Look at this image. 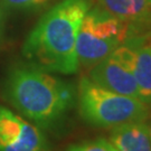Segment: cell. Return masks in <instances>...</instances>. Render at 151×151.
I'll return each mask as SVG.
<instances>
[{
	"instance_id": "cell-1",
	"label": "cell",
	"mask_w": 151,
	"mask_h": 151,
	"mask_svg": "<svg viewBox=\"0 0 151 151\" xmlns=\"http://www.w3.org/2000/svg\"><path fill=\"white\" fill-rule=\"evenodd\" d=\"M92 5L93 0H63L46 12L22 46L30 64L47 72L76 73L77 35Z\"/></svg>"
},
{
	"instance_id": "cell-2",
	"label": "cell",
	"mask_w": 151,
	"mask_h": 151,
	"mask_svg": "<svg viewBox=\"0 0 151 151\" xmlns=\"http://www.w3.org/2000/svg\"><path fill=\"white\" fill-rule=\"evenodd\" d=\"M4 96L38 128L53 130L62 123L74 103V90L68 83L32 64L18 65L8 73Z\"/></svg>"
},
{
	"instance_id": "cell-3",
	"label": "cell",
	"mask_w": 151,
	"mask_h": 151,
	"mask_svg": "<svg viewBox=\"0 0 151 151\" xmlns=\"http://www.w3.org/2000/svg\"><path fill=\"white\" fill-rule=\"evenodd\" d=\"M77 101L82 119L96 128L113 129L149 118L150 109L139 99L109 91L90 77H82L78 83Z\"/></svg>"
},
{
	"instance_id": "cell-4",
	"label": "cell",
	"mask_w": 151,
	"mask_h": 151,
	"mask_svg": "<svg viewBox=\"0 0 151 151\" xmlns=\"http://www.w3.org/2000/svg\"><path fill=\"white\" fill-rule=\"evenodd\" d=\"M129 37V25L102 9L85 15L77 35L76 53L78 66L91 70L106 58Z\"/></svg>"
},
{
	"instance_id": "cell-5",
	"label": "cell",
	"mask_w": 151,
	"mask_h": 151,
	"mask_svg": "<svg viewBox=\"0 0 151 151\" xmlns=\"http://www.w3.org/2000/svg\"><path fill=\"white\" fill-rule=\"evenodd\" d=\"M0 151H49V143L40 128L0 106Z\"/></svg>"
},
{
	"instance_id": "cell-6",
	"label": "cell",
	"mask_w": 151,
	"mask_h": 151,
	"mask_svg": "<svg viewBox=\"0 0 151 151\" xmlns=\"http://www.w3.org/2000/svg\"><path fill=\"white\" fill-rule=\"evenodd\" d=\"M111 55L131 70L140 100L151 109V43L140 36H129Z\"/></svg>"
},
{
	"instance_id": "cell-7",
	"label": "cell",
	"mask_w": 151,
	"mask_h": 151,
	"mask_svg": "<svg viewBox=\"0 0 151 151\" xmlns=\"http://www.w3.org/2000/svg\"><path fill=\"white\" fill-rule=\"evenodd\" d=\"M90 78L109 91L140 100L133 74L112 55L90 70Z\"/></svg>"
},
{
	"instance_id": "cell-8",
	"label": "cell",
	"mask_w": 151,
	"mask_h": 151,
	"mask_svg": "<svg viewBox=\"0 0 151 151\" xmlns=\"http://www.w3.org/2000/svg\"><path fill=\"white\" fill-rule=\"evenodd\" d=\"M109 141L116 151H151V134L147 121H133L115 127Z\"/></svg>"
},
{
	"instance_id": "cell-9",
	"label": "cell",
	"mask_w": 151,
	"mask_h": 151,
	"mask_svg": "<svg viewBox=\"0 0 151 151\" xmlns=\"http://www.w3.org/2000/svg\"><path fill=\"white\" fill-rule=\"evenodd\" d=\"M101 9L131 25L151 22V0H100Z\"/></svg>"
},
{
	"instance_id": "cell-10",
	"label": "cell",
	"mask_w": 151,
	"mask_h": 151,
	"mask_svg": "<svg viewBox=\"0 0 151 151\" xmlns=\"http://www.w3.org/2000/svg\"><path fill=\"white\" fill-rule=\"evenodd\" d=\"M66 151H116V149L112 146L109 139L99 138L72 145Z\"/></svg>"
},
{
	"instance_id": "cell-11",
	"label": "cell",
	"mask_w": 151,
	"mask_h": 151,
	"mask_svg": "<svg viewBox=\"0 0 151 151\" xmlns=\"http://www.w3.org/2000/svg\"><path fill=\"white\" fill-rule=\"evenodd\" d=\"M49 0H1V4L8 7V8H14V9H26V8H32V7H37L42 6Z\"/></svg>"
},
{
	"instance_id": "cell-12",
	"label": "cell",
	"mask_w": 151,
	"mask_h": 151,
	"mask_svg": "<svg viewBox=\"0 0 151 151\" xmlns=\"http://www.w3.org/2000/svg\"><path fill=\"white\" fill-rule=\"evenodd\" d=\"M2 22H4V12L0 9V32H1V28H2Z\"/></svg>"
},
{
	"instance_id": "cell-13",
	"label": "cell",
	"mask_w": 151,
	"mask_h": 151,
	"mask_svg": "<svg viewBox=\"0 0 151 151\" xmlns=\"http://www.w3.org/2000/svg\"><path fill=\"white\" fill-rule=\"evenodd\" d=\"M148 123V127H149V131H150V134H151V119L149 120V122H147Z\"/></svg>"
}]
</instances>
